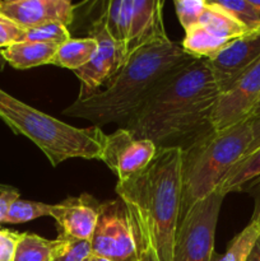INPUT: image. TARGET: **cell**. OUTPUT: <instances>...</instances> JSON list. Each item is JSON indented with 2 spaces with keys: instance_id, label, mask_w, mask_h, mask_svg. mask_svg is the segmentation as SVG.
<instances>
[{
  "instance_id": "7402d4cb",
  "label": "cell",
  "mask_w": 260,
  "mask_h": 261,
  "mask_svg": "<svg viewBox=\"0 0 260 261\" xmlns=\"http://www.w3.org/2000/svg\"><path fill=\"white\" fill-rule=\"evenodd\" d=\"M259 239L260 221H250V223L232 239L226 252L216 261H247Z\"/></svg>"
},
{
  "instance_id": "30bf717a",
  "label": "cell",
  "mask_w": 260,
  "mask_h": 261,
  "mask_svg": "<svg viewBox=\"0 0 260 261\" xmlns=\"http://www.w3.org/2000/svg\"><path fill=\"white\" fill-rule=\"evenodd\" d=\"M157 153L150 140L138 139L125 127L107 135L102 153L103 162L116 175L117 182H124L148 167Z\"/></svg>"
},
{
  "instance_id": "ffe728a7",
  "label": "cell",
  "mask_w": 260,
  "mask_h": 261,
  "mask_svg": "<svg viewBox=\"0 0 260 261\" xmlns=\"http://www.w3.org/2000/svg\"><path fill=\"white\" fill-rule=\"evenodd\" d=\"M102 7L107 32L126 50L132 18V0H112L103 3Z\"/></svg>"
},
{
  "instance_id": "8d00e7d4",
  "label": "cell",
  "mask_w": 260,
  "mask_h": 261,
  "mask_svg": "<svg viewBox=\"0 0 260 261\" xmlns=\"http://www.w3.org/2000/svg\"><path fill=\"white\" fill-rule=\"evenodd\" d=\"M5 60H4V58H3V55H2V51H0V71H3L4 70V68H5Z\"/></svg>"
},
{
  "instance_id": "603a6c76",
  "label": "cell",
  "mask_w": 260,
  "mask_h": 261,
  "mask_svg": "<svg viewBox=\"0 0 260 261\" xmlns=\"http://www.w3.org/2000/svg\"><path fill=\"white\" fill-rule=\"evenodd\" d=\"M212 3L228 13L249 33L260 32V10L251 0H213Z\"/></svg>"
},
{
  "instance_id": "5bb4252c",
  "label": "cell",
  "mask_w": 260,
  "mask_h": 261,
  "mask_svg": "<svg viewBox=\"0 0 260 261\" xmlns=\"http://www.w3.org/2000/svg\"><path fill=\"white\" fill-rule=\"evenodd\" d=\"M163 0H132L127 56L143 46L168 40L163 24Z\"/></svg>"
},
{
  "instance_id": "f35d334b",
  "label": "cell",
  "mask_w": 260,
  "mask_h": 261,
  "mask_svg": "<svg viewBox=\"0 0 260 261\" xmlns=\"http://www.w3.org/2000/svg\"><path fill=\"white\" fill-rule=\"evenodd\" d=\"M259 221H260V219H259Z\"/></svg>"
},
{
  "instance_id": "cb8c5ba5",
  "label": "cell",
  "mask_w": 260,
  "mask_h": 261,
  "mask_svg": "<svg viewBox=\"0 0 260 261\" xmlns=\"http://www.w3.org/2000/svg\"><path fill=\"white\" fill-rule=\"evenodd\" d=\"M51 213H53V204L18 199V200H15L12 204V206L9 209V213L5 217L3 223H27V222L41 218V217H51Z\"/></svg>"
},
{
  "instance_id": "d590c367",
  "label": "cell",
  "mask_w": 260,
  "mask_h": 261,
  "mask_svg": "<svg viewBox=\"0 0 260 261\" xmlns=\"http://www.w3.org/2000/svg\"><path fill=\"white\" fill-rule=\"evenodd\" d=\"M86 261H112L110 259H106V257H102V256H97V255L91 254V256L88 257Z\"/></svg>"
},
{
  "instance_id": "e575fe53",
  "label": "cell",
  "mask_w": 260,
  "mask_h": 261,
  "mask_svg": "<svg viewBox=\"0 0 260 261\" xmlns=\"http://www.w3.org/2000/svg\"><path fill=\"white\" fill-rule=\"evenodd\" d=\"M256 119H260V97H259V99H257L256 105H255L254 110H252L251 115H250L249 121H254V120H256Z\"/></svg>"
},
{
  "instance_id": "9c48e42d",
  "label": "cell",
  "mask_w": 260,
  "mask_h": 261,
  "mask_svg": "<svg viewBox=\"0 0 260 261\" xmlns=\"http://www.w3.org/2000/svg\"><path fill=\"white\" fill-rule=\"evenodd\" d=\"M259 97L260 59L226 92L219 94L212 114L213 130H224L249 121Z\"/></svg>"
},
{
  "instance_id": "5b68a950",
  "label": "cell",
  "mask_w": 260,
  "mask_h": 261,
  "mask_svg": "<svg viewBox=\"0 0 260 261\" xmlns=\"http://www.w3.org/2000/svg\"><path fill=\"white\" fill-rule=\"evenodd\" d=\"M251 121L212 130L183 150V200L180 221L198 201L218 190L252 143Z\"/></svg>"
},
{
  "instance_id": "8992f818",
  "label": "cell",
  "mask_w": 260,
  "mask_h": 261,
  "mask_svg": "<svg viewBox=\"0 0 260 261\" xmlns=\"http://www.w3.org/2000/svg\"><path fill=\"white\" fill-rule=\"evenodd\" d=\"M224 196L218 191L198 201L178 222L173 261H214V239Z\"/></svg>"
},
{
  "instance_id": "6da1fadb",
  "label": "cell",
  "mask_w": 260,
  "mask_h": 261,
  "mask_svg": "<svg viewBox=\"0 0 260 261\" xmlns=\"http://www.w3.org/2000/svg\"><path fill=\"white\" fill-rule=\"evenodd\" d=\"M221 91L204 59H194L165 79L122 127L157 148H180L208 134Z\"/></svg>"
},
{
  "instance_id": "7a4b0ae2",
  "label": "cell",
  "mask_w": 260,
  "mask_h": 261,
  "mask_svg": "<svg viewBox=\"0 0 260 261\" xmlns=\"http://www.w3.org/2000/svg\"><path fill=\"white\" fill-rule=\"evenodd\" d=\"M194 59L181 43L170 38L143 46L127 56L103 87L86 98H76L63 115L87 120L98 127L109 124L124 126L167 76Z\"/></svg>"
},
{
  "instance_id": "d6a6232c",
  "label": "cell",
  "mask_w": 260,
  "mask_h": 261,
  "mask_svg": "<svg viewBox=\"0 0 260 261\" xmlns=\"http://www.w3.org/2000/svg\"><path fill=\"white\" fill-rule=\"evenodd\" d=\"M251 125H252V134H254V137H252V143L250 144L246 154L260 147V119H256L254 120V121H251Z\"/></svg>"
},
{
  "instance_id": "9a60e30c",
  "label": "cell",
  "mask_w": 260,
  "mask_h": 261,
  "mask_svg": "<svg viewBox=\"0 0 260 261\" xmlns=\"http://www.w3.org/2000/svg\"><path fill=\"white\" fill-rule=\"evenodd\" d=\"M56 43L33 42V41H20L8 47L2 48V55L5 63L14 69L36 68V66L47 65L53 63V59L58 51Z\"/></svg>"
},
{
  "instance_id": "277c9868",
  "label": "cell",
  "mask_w": 260,
  "mask_h": 261,
  "mask_svg": "<svg viewBox=\"0 0 260 261\" xmlns=\"http://www.w3.org/2000/svg\"><path fill=\"white\" fill-rule=\"evenodd\" d=\"M0 120L30 139L53 167L70 158L101 161L107 135L98 126L76 127L31 107L0 88Z\"/></svg>"
},
{
  "instance_id": "ac0fdd59",
  "label": "cell",
  "mask_w": 260,
  "mask_h": 261,
  "mask_svg": "<svg viewBox=\"0 0 260 261\" xmlns=\"http://www.w3.org/2000/svg\"><path fill=\"white\" fill-rule=\"evenodd\" d=\"M97 47V41L92 37L70 38L59 46L51 64L73 71L78 70L92 60Z\"/></svg>"
},
{
  "instance_id": "44dd1931",
  "label": "cell",
  "mask_w": 260,
  "mask_h": 261,
  "mask_svg": "<svg viewBox=\"0 0 260 261\" xmlns=\"http://www.w3.org/2000/svg\"><path fill=\"white\" fill-rule=\"evenodd\" d=\"M199 24L228 41H235L249 33L244 25L212 2L206 3V8L201 14Z\"/></svg>"
},
{
  "instance_id": "ba28073f",
  "label": "cell",
  "mask_w": 260,
  "mask_h": 261,
  "mask_svg": "<svg viewBox=\"0 0 260 261\" xmlns=\"http://www.w3.org/2000/svg\"><path fill=\"white\" fill-rule=\"evenodd\" d=\"M88 37L94 38L98 47L88 64L74 70V74L81 82L79 99L91 96L103 87L106 82L117 73L127 58L124 46L117 43L107 32L102 10L89 25Z\"/></svg>"
},
{
  "instance_id": "d4e9b609",
  "label": "cell",
  "mask_w": 260,
  "mask_h": 261,
  "mask_svg": "<svg viewBox=\"0 0 260 261\" xmlns=\"http://www.w3.org/2000/svg\"><path fill=\"white\" fill-rule=\"evenodd\" d=\"M70 38L71 36L69 27L60 24V23H50V24H45L41 25V27L24 31L20 41H33V42H46L61 45V43L66 42Z\"/></svg>"
},
{
  "instance_id": "1f68e13d",
  "label": "cell",
  "mask_w": 260,
  "mask_h": 261,
  "mask_svg": "<svg viewBox=\"0 0 260 261\" xmlns=\"http://www.w3.org/2000/svg\"><path fill=\"white\" fill-rule=\"evenodd\" d=\"M242 191L249 194L254 199V212H252L251 221H259L260 219V176L250 181Z\"/></svg>"
},
{
  "instance_id": "4316f807",
  "label": "cell",
  "mask_w": 260,
  "mask_h": 261,
  "mask_svg": "<svg viewBox=\"0 0 260 261\" xmlns=\"http://www.w3.org/2000/svg\"><path fill=\"white\" fill-rule=\"evenodd\" d=\"M206 3L208 0H175L173 2L178 22L183 25L185 32L199 24L201 14L206 8Z\"/></svg>"
},
{
  "instance_id": "4fadbf2b",
  "label": "cell",
  "mask_w": 260,
  "mask_h": 261,
  "mask_svg": "<svg viewBox=\"0 0 260 261\" xmlns=\"http://www.w3.org/2000/svg\"><path fill=\"white\" fill-rule=\"evenodd\" d=\"M101 203L89 194L69 196L53 204L51 218L56 222L59 236L91 241L98 221Z\"/></svg>"
},
{
  "instance_id": "74e56055",
  "label": "cell",
  "mask_w": 260,
  "mask_h": 261,
  "mask_svg": "<svg viewBox=\"0 0 260 261\" xmlns=\"http://www.w3.org/2000/svg\"><path fill=\"white\" fill-rule=\"evenodd\" d=\"M7 188H9V186H7V185H3V184H0V191L5 190V189H7Z\"/></svg>"
},
{
  "instance_id": "484cf974",
  "label": "cell",
  "mask_w": 260,
  "mask_h": 261,
  "mask_svg": "<svg viewBox=\"0 0 260 261\" xmlns=\"http://www.w3.org/2000/svg\"><path fill=\"white\" fill-rule=\"evenodd\" d=\"M126 205V204H125ZM127 211L132 214L133 221H134L135 233H137V244H138V261H160L157 251L153 245L152 237H150L149 229L145 226L137 212L133 211L130 206H127Z\"/></svg>"
},
{
  "instance_id": "3957f363",
  "label": "cell",
  "mask_w": 260,
  "mask_h": 261,
  "mask_svg": "<svg viewBox=\"0 0 260 261\" xmlns=\"http://www.w3.org/2000/svg\"><path fill=\"white\" fill-rule=\"evenodd\" d=\"M181 163L180 148H157L145 170L115 188L117 198L148 227L160 261H173L183 200Z\"/></svg>"
},
{
  "instance_id": "7c38bea8",
  "label": "cell",
  "mask_w": 260,
  "mask_h": 261,
  "mask_svg": "<svg viewBox=\"0 0 260 261\" xmlns=\"http://www.w3.org/2000/svg\"><path fill=\"white\" fill-rule=\"evenodd\" d=\"M260 59V32L247 33L229 43L216 56L208 59L221 93L226 92L237 79Z\"/></svg>"
},
{
  "instance_id": "d6986e66",
  "label": "cell",
  "mask_w": 260,
  "mask_h": 261,
  "mask_svg": "<svg viewBox=\"0 0 260 261\" xmlns=\"http://www.w3.org/2000/svg\"><path fill=\"white\" fill-rule=\"evenodd\" d=\"M260 176V147L245 154L232 167L218 188V193L226 196L227 194L239 193L242 189Z\"/></svg>"
},
{
  "instance_id": "52a82bcc",
  "label": "cell",
  "mask_w": 260,
  "mask_h": 261,
  "mask_svg": "<svg viewBox=\"0 0 260 261\" xmlns=\"http://www.w3.org/2000/svg\"><path fill=\"white\" fill-rule=\"evenodd\" d=\"M92 254L112 261H138L134 221L121 199L103 201L91 239Z\"/></svg>"
},
{
  "instance_id": "f1b7e54d",
  "label": "cell",
  "mask_w": 260,
  "mask_h": 261,
  "mask_svg": "<svg viewBox=\"0 0 260 261\" xmlns=\"http://www.w3.org/2000/svg\"><path fill=\"white\" fill-rule=\"evenodd\" d=\"M23 33L24 30L0 14V50L15 42H19Z\"/></svg>"
},
{
  "instance_id": "836d02e7",
  "label": "cell",
  "mask_w": 260,
  "mask_h": 261,
  "mask_svg": "<svg viewBox=\"0 0 260 261\" xmlns=\"http://www.w3.org/2000/svg\"><path fill=\"white\" fill-rule=\"evenodd\" d=\"M247 261H260V239L256 242V245H255L254 250H252L251 255H250Z\"/></svg>"
},
{
  "instance_id": "2e32d148",
  "label": "cell",
  "mask_w": 260,
  "mask_h": 261,
  "mask_svg": "<svg viewBox=\"0 0 260 261\" xmlns=\"http://www.w3.org/2000/svg\"><path fill=\"white\" fill-rule=\"evenodd\" d=\"M66 239L47 240L35 233H20L12 261H55L65 247Z\"/></svg>"
},
{
  "instance_id": "83f0119b",
  "label": "cell",
  "mask_w": 260,
  "mask_h": 261,
  "mask_svg": "<svg viewBox=\"0 0 260 261\" xmlns=\"http://www.w3.org/2000/svg\"><path fill=\"white\" fill-rule=\"evenodd\" d=\"M91 241L66 239L65 247L55 261H86L91 256Z\"/></svg>"
},
{
  "instance_id": "8fae6325",
  "label": "cell",
  "mask_w": 260,
  "mask_h": 261,
  "mask_svg": "<svg viewBox=\"0 0 260 261\" xmlns=\"http://www.w3.org/2000/svg\"><path fill=\"white\" fill-rule=\"evenodd\" d=\"M76 5L69 0H2L0 14L22 30H32L50 23L69 25L75 17Z\"/></svg>"
},
{
  "instance_id": "4dcf8cb0",
  "label": "cell",
  "mask_w": 260,
  "mask_h": 261,
  "mask_svg": "<svg viewBox=\"0 0 260 261\" xmlns=\"http://www.w3.org/2000/svg\"><path fill=\"white\" fill-rule=\"evenodd\" d=\"M19 199V191L14 188H7L0 191V223H3L5 217L9 213V209L15 200Z\"/></svg>"
},
{
  "instance_id": "e0dca14e",
  "label": "cell",
  "mask_w": 260,
  "mask_h": 261,
  "mask_svg": "<svg viewBox=\"0 0 260 261\" xmlns=\"http://www.w3.org/2000/svg\"><path fill=\"white\" fill-rule=\"evenodd\" d=\"M231 42L233 41L224 40V38L217 36L216 33L206 30L203 25L198 24L191 30L186 31L181 46L188 55L195 59L208 60V59L216 56L224 47H227Z\"/></svg>"
},
{
  "instance_id": "f546056e",
  "label": "cell",
  "mask_w": 260,
  "mask_h": 261,
  "mask_svg": "<svg viewBox=\"0 0 260 261\" xmlns=\"http://www.w3.org/2000/svg\"><path fill=\"white\" fill-rule=\"evenodd\" d=\"M19 236L18 232L0 229V261H12Z\"/></svg>"
}]
</instances>
